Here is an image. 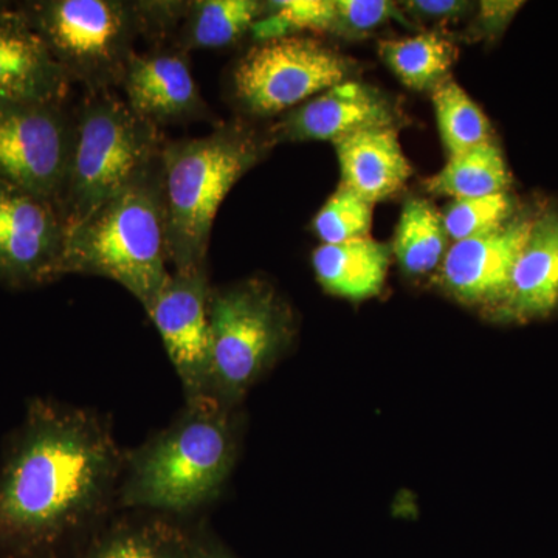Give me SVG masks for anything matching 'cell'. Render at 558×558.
Wrapping results in <instances>:
<instances>
[{"label":"cell","mask_w":558,"mask_h":558,"mask_svg":"<svg viewBox=\"0 0 558 558\" xmlns=\"http://www.w3.org/2000/svg\"><path fill=\"white\" fill-rule=\"evenodd\" d=\"M336 0H281L266 2V10L253 25V39L289 38L300 32L330 33L336 35Z\"/></svg>","instance_id":"d4e9b609"},{"label":"cell","mask_w":558,"mask_h":558,"mask_svg":"<svg viewBox=\"0 0 558 558\" xmlns=\"http://www.w3.org/2000/svg\"><path fill=\"white\" fill-rule=\"evenodd\" d=\"M332 145L341 183L371 205L396 196L413 174L395 126L360 131Z\"/></svg>","instance_id":"ac0fdd59"},{"label":"cell","mask_w":558,"mask_h":558,"mask_svg":"<svg viewBox=\"0 0 558 558\" xmlns=\"http://www.w3.org/2000/svg\"><path fill=\"white\" fill-rule=\"evenodd\" d=\"M558 307V213H543L532 222L526 244L513 264L508 289L494 307L508 322L548 317Z\"/></svg>","instance_id":"2e32d148"},{"label":"cell","mask_w":558,"mask_h":558,"mask_svg":"<svg viewBox=\"0 0 558 558\" xmlns=\"http://www.w3.org/2000/svg\"><path fill=\"white\" fill-rule=\"evenodd\" d=\"M523 5L521 2H481L478 14V28L484 35L497 36L505 31L517 10Z\"/></svg>","instance_id":"f546056e"},{"label":"cell","mask_w":558,"mask_h":558,"mask_svg":"<svg viewBox=\"0 0 558 558\" xmlns=\"http://www.w3.org/2000/svg\"><path fill=\"white\" fill-rule=\"evenodd\" d=\"M351 72V62L318 39L263 40L234 62L229 95L247 116L274 117L344 83Z\"/></svg>","instance_id":"ba28073f"},{"label":"cell","mask_w":558,"mask_h":558,"mask_svg":"<svg viewBox=\"0 0 558 558\" xmlns=\"http://www.w3.org/2000/svg\"><path fill=\"white\" fill-rule=\"evenodd\" d=\"M449 241L442 213L432 202L418 197L405 202L391 245L405 274L418 277L439 269Z\"/></svg>","instance_id":"44dd1931"},{"label":"cell","mask_w":558,"mask_h":558,"mask_svg":"<svg viewBox=\"0 0 558 558\" xmlns=\"http://www.w3.org/2000/svg\"><path fill=\"white\" fill-rule=\"evenodd\" d=\"M433 105L440 138L450 157L492 142L487 117L450 76L433 90Z\"/></svg>","instance_id":"cb8c5ba5"},{"label":"cell","mask_w":558,"mask_h":558,"mask_svg":"<svg viewBox=\"0 0 558 558\" xmlns=\"http://www.w3.org/2000/svg\"><path fill=\"white\" fill-rule=\"evenodd\" d=\"M124 101L143 119L161 124L211 120L186 51L178 47L135 53L121 81Z\"/></svg>","instance_id":"5bb4252c"},{"label":"cell","mask_w":558,"mask_h":558,"mask_svg":"<svg viewBox=\"0 0 558 558\" xmlns=\"http://www.w3.org/2000/svg\"><path fill=\"white\" fill-rule=\"evenodd\" d=\"M193 558H238L207 526V523L191 526Z\"/></svg>","instance_id":"4dcf8cb0"},{"label":"cell","mask_w":558,"mask_h":558,"mask_svg":"<svg viewBox=\"0 0 558 558\" xmlns=\"http://www.w3.org/2000/svg\"><path fill=\"white\" fill-rule=\"evenodd\" d=\"M161 157L130 186L65 231L60 278L94 275L128 290L148 310L170 278Z\"/></svg>","instance_id":"3957f363"},{"label":"cell","mask_w":558,"mask_h":558,"mask_svg":"<svg viewBox=\"0 0 558 558\" xmlns=\"http://www.w3.org/2000/svg\"><path fill=\"white\" fill-rule=\"evenodd\" d=\"M165 140L112 92H89L75 110L68 175L60 197L65 231L89 218L110 197L157 163Z\"/></svg>","instance_id":"8992f818"},{"label":"cell","mask_w":558,"mask_h":558,"mask_svg":"<svg viewBox=\"0 0 558 558\" xmlns=\"http://www.w3.org/2000/svg\"><path fill=\"white\" fill-rule=\"evenodd\" d=\"M64 240L54 202L0 182V284L22 290L61 279Z\"/></svg>","instance_id":"30bf717a"},{"label":"cell","mask_w":558,"mask_h":558,"mask_svg":"<svg viewBox=\"0 0 558 558\" xmlns=\"http://www.w3.org/2000/svg\"><path fill=\"white\" fill-rule=\"evenodd\" d=\"M391 255V245L368 236L319 245L312 255V266L319 286L330 295L362 301L380 293Z\"/></svg>","instance_id":"d6986e66"},{"label":"cell","mask_w":558,"mask_h":558,"mask_svg":"<svg viewBox=\"0 0 558 558\" xmlns=\"http://www.w3.org/2000/svg\"><path fill=\"white\" fill-rule=\"evenodd\" d=\"M208 396L240 409L242 399L295 337V319L270 282L250 278L211 289Z\"/></svg>","instance_id":"52a82bcc"},{"label":"cell","mask_w":558,"mask_h":558,"mask_svg":"<svg viewBox=\"0 0 558 558\" xmlns=\"http://www.w3.org/2000/svg\"><path fill=\"white\" fill-rule=\"evenodd\" d=\"M126 451L97 411L35 398L0 464V558H70L117 512Z\"/></svg>","instance_id":"6da1fadb"},{"label":"cell","mask_w":558,"mask_h":558,"mask_svg":"<svg viewBox=\"0 0 558 558\" xmlns=\"http://www.w3.org/2000/svg\"><path fill=\"white\" fill-rule=\"evenodd\" d=\"M395 106L359 81H344L286 112L270 128L274 142H330L374 128L395 126Z\"/></svg>","instance_id":"7c38bea8"},{"label":"cell","mask_w":558,"mask_h":558,"mask_svg":"<svg viewBox=\"0 0 558 558\" xmlns=\"http://www.w3.org/2000/svg\"><path fill=\"white\" fill-rule=\"evenodd\" d=\"M258 0H193L178 28L175 47L186 51L226 49L244 38L263 16Z\"/></svg>","instance_id":"ffe728a7"},{"label":"cell","mask_w":558,"mask_h":558,"mask_svg":"<svg viewBox=\"0 0 558 558\" xmlns=\"http://www.w3.org/2000/svg\"><path fill=\"white\" fill-rule=\"evenodd\" d=\"M240 409L211 396L185 402L168 427L126 451L117 512L159 513L185 523L220 497L236 465Z\"/></svg>","instance_id":"7a4b0ae2"},{"label":"cell","mask_w":558,"mask_h":558,"mask_svg":"<svg viewBox=\"0 0 558 558\" xmlns=\"http://www.w3.org/2000/svg\"><path fill=\"white\" fill-rule=\"evenodd\" d=\"M532 222L534 218L519 216L492 233L453 242L439 266L440 286L462 303L497 306Z\"/></svg>","instance_id":"4fadbf2b"},{"label":"cell","mask_w":558,"mask_h":558,"mask_svg":"<svg viewBox=\"0 0 558 558\" xmlns=\"http://www.w3.org/2000/svg\"><path fill=\"white\" fill-rule=\"evenodd\" d=\"M336 35L341 38H362L388 21L405 24L398 3L388 0H336Z\"/></svg>","instance_id":"83f0119b"},{"label":"cell","mask_w":558,"mask_h":558,"mask_svg":"<svg viewBox=\"0 0 558 558\" xmlns=\"http://www.w3.org/2000/svg\"><path fill=\"white\" fill-rule=\"evenodd\" d=\"M70 558H193L191 526L159 513L119 510Z\"/></svg>","instance_id":"e0dca14e"},{"label":"cell","mask_w":558,"mask_h":558,"mask_svg":"<svg viewBox=\"0 0 558 558\" xmlns=\"http://www.w3.org/2000/svg\"><path fill=\"white\" fill-rule=\"evenodd\" d=\"M403 5L414 20L442 22V24L459 20L470 9L469 2H458V0H411Z\"/></svg>","instance_id":"f1b7e54d"},{"label":"cell","mask_w":558,"mask_h":558,"mask_svg":"<svg viewBox=\"0 0 558 558\" xmlns=\"http://www.w3.org/2000/svg\"><path fill=\"white\" fill-rule=\"evenodd\" d=\"M512 175L501 150L494 142L476 146L468 153L449 157L446 167L425 180V190L453 199L508 193Z\"/></svg>","instance_id":"7402d4cb"},{"label":"cell","mask_w":558,"mask_h":558,"mask_svg":"<svg viewBox=\"0 0 558 558\" xmlns=\"http://www.w3.org/2000/svg\"><path fill=\"white\" fill-rule=\"evenodd\" d=\"M20 9L72 83L106 92L121 86L140 38L178 31L186 2L38 0Z\"/></svg>","instance_id":"277c9868"},{"label":"cell","mask_w":558,"mask_h":558,"mask_svg":"<svg viewBox=\"0 0 558 558\" xmlns=\"http://www.w3.org/2000/svg\"><path fill=\"white\" fill-rule=\"evenodd\" d=\"M209 293L208 266L171 271L170 278L146 310L182 381L185 402L208 396L211 351Z\"/></svg>","instance_id":"8fae6325"},{"label":"cell","mask_w":558,"mask_h":558,"mask_svg":"<svg viewBox=\"0 0 558 558\" xmlns=\"http://www.w3.org/2000/svg\"><path fill=\"white\" fill-rule=\"evenodd\" d=\"M72 86L20 5L0 3V98L64 102Z\"/></svg>","instance_id":"9a60e30c"},{"label":"cell","mask_w":558,"mask_h":558,"mask_svg":"<svg viewBox=\"0 0 558 558\" xmlns=\"http://www.w3.org/2000/svg\"><path fill=\"white\" fill-rule=\"evenodd\" d=\"M274 143L242 123L205 137L171 140L161 150L172 271L207 267L213 222L223 199Z\"/></svg>","instance_id":"5b68a950"},{"label":"cell","mask_w":558,"mask_h":558,"mask_svg":"<svg viewBox=\"0 0 558 558\" xmlns=\"http://www.w3.org/2000/svg\"><path fill=\"white\" fill-rule=\"evenodd\" d=\"M374 205L343 183L333 191L312 222V230L323 244H343L371 236Z\"/></svg>","instance_id":"484cf974"},{"label":"cell","mask_w":558,"mask_h":558,"mask_svg":"<svg viewBox=\"0 0 558 558\" xmlns=\"http://www.w3.org/2000/svg\"><path fill=\"white\" fill-rule=\"evenodd\" d=\"M513 202L508 193L453 199L442 211L449 240L459 242L501 229L512 219Z\"/></svg>","instance_id":"4316f807"},{"label":"cell","mask_w":558,"mask_h":558,"mask_svg":"<svg viewBox=\"0 0 558 558\" xmlns=\"http://www.w3.org/2000/svg\"><path fill=\"white\" fill-rule=\"evenodd\" d=\"M64 106L0 98V182L60 204L75 132Z\"/></svg>","instance_id":"9c48e42d"},{"label":"cell","mask_w":558,"mask_h":558,"mask_svg":"<svg viewBox=\"0 0 558 558\" xmlns=\"http://www.w3.org/2000/svg\"><path fill=\"white\" fill-rule=\"evenodd\" d=\"M379 54L409 89L435 90L449 78L459 51L438 33H418L409 38L381 40Z\"/></svg>","instance_id":"603a6c76"}]
</instances>
